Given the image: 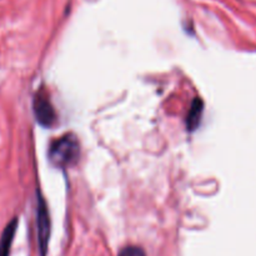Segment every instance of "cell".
I'll return each instance as SVG.
<instances>
[{"label": "cell", "mask_w": 256, "mask_h": 256, "mask_svg": "<svg viewBox=\"0 0 256 256\" xmlns=\"http://www.w3.org/2000/svg\"><path fill=\"white\" fill-rule=\"evenodd\" d=\"M79 156L80 145L75 135L66 134L50 144L49 160L54 166L59 169H65L76 164Z\"/></svg>", "instance_id": "6da1fadb"}, {"label": "cell", "mask_w": 256, "mask_h": 256, "mask_svg": "<svg viewBox=\"0 0 256 256\" xmlns=\"http://www.w3.org/2000/svg\"><path fill=\"white\" fill-rule=\"evenodd\" d=\"M50 216L46 204L39 192H36V232L40 255L45 256L48 252V244L50 238Z\"/></svg>", "instance_id": "7a4b0ae2"}, {"label": "cell", "mask_w": 256, "mask_h": 256, "mask_svg": "<svg viewBox=\"0 0 256 256\" xmlns=\"http://www.w3.org/2000/svg\"><path fill=\"white\" fill-rule=\"evenodd\" d=\"M34 115L36 118V122L45 128H50L56 122V112L54 106L50 102L49 95L45 90H40L36 92L34 99Z\"/></svg>", "instance_id": "3957f363"}, {"label": "cell", "mask_w": 256, "mask_h": 256, "mask_svg": "<svg viewBox=\"0 0 256 256\" xmlns=\"http://www.w3.org/2000/svg\"><path fill=\"white\" fill-rule=\"evenodd\" d=\"M18 228V219L14 218L9 224L5 226L2 232V238H0V256H9L10 249H12V240H14L15 232Z\"/></svg>", "instance_id": "277c9868"}, {"label": "cell", "mask_w": 256, "mask_h": 256, "mask_svg": "<svg viewBox=\"0 0 256 256\" xmlns=\"http://www.w3.org/2000/svg\"><path fill=\"white\" fill-rule=\"evenodd\" d=\"M202 110H204V102L200 98H195L186 116V128L189 132H194L198 129L200 122H202Z\"/></svg>", "instance_id": "5b68a950"}, {"label": "cell", "mask_w": 256, "mask_h": 256, "mask_svg": "<svg viewBox=\"0 0 256 256\" xmlns=\"http://www.w3.org/2000/svg\"><path fill=\"white\" fill-rule=\"evenodd\" d=\"M118 256H146V254L142 250V248L136 246V245H129V246H125L124 249L120 250Z\"/></svg>", "instance_id": "8992f818"}]
</instances>
